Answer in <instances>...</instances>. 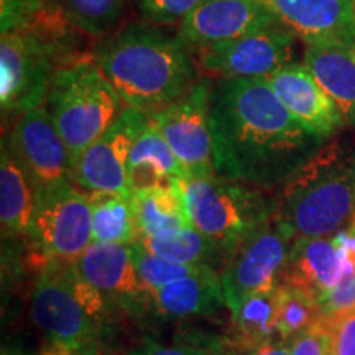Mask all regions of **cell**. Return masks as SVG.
<instances>
[{"instance_id": "cell-1", "label": "cell", "mask_w": 355, "mask_h": 355, "mask_svg": "<svg viewBox=\"0 0 355 355\" xmlns=\"http://www.w3.org/2000/svg\"><path fill=\"white\" fill-rule=\"evenodd\" d=\"M216 175L278 188L322 145L279 102L266 79H219L211 96Z\"/></svg>"}, {"instance_id": "cell-2", "label": "cell", "mask_w": 355, "mask_h": 355, "mask_svg": "<svg viewBox=\"0 0 355 355\" xmlns=\"http://www.w3.org/2000/svg\"><path fill=\"white\" fill-rule=\"evenodd\" d=\"M92 60L127 107L152 115L198 81L196 60L180 38L152 24H135L102 38Z\"/></svg>"}, {"instance_id": "cell-3", "label": "cell", "mask_w": 355, "mask_h": 355, "mask_svg": "<svg viewBox=\"0 0 355 355\" xmlns=\"http://www.w3.org/2000/svg\"><path fill=\"white\" fill-rule=\"evenodd\" d=\"M272 217L291 242L332 237L355 217V148L331 140L277 188Z\"/></svg>"}, {"instance_id": "cell-4", "label": "cell", "mask_w": 355, "mask_h": 355, "mask_svg": "<svg viewBox=\"0 0 355 355\" xmlns=\"http://www.w3.org/2000/svg\"><path fill=\"white\" fill-rule=\"evenodd\" d=\"M81 30L60 3L40 8L24 28L0 40V104L3 115L24 114L44 104L55 71L69 61L92 55L79 51Z\"/></svg>"}, {"instance_id": "cell-5", "label": "cell", "mask_w": 355, "mask_h": 355, "mask_svg": "<svg viewBox=\"0 0 355 355\" xmlns=\"http://www.w3.org/2000/svg\"><path fill=\"white\" fill-rule=\"evenodd\" d=\"M30 316L51 344L76 355H99L109 300L78 273L73 261L50 260L33 286Z\"/></svg>"}, {"instance_id": "cell-6", "label": "cell", "mask_w": 355, "mask_h": 355, "mask_svg": "<svg viewBox=\"0 0 355 355\" xmlns=\"http://www.w3.org/2000/svg\"><path fill=\"white\" fill-rule=\"evenodd\" d=\"M44 104L68 146L71 175L79 157L127 107L92 55L69 61L55 71Z\"/></svg>"}, {"instance_id": "cell-7", "label": "cell", "mask_w": 355, "mask_h": 355, "mask_svg": "<svg viewBox=\"0 0 355 355\" xmlns=\"http://www.w3.org/2000/svg\"><path fill=\"white\" fill-rule=\"evenodd\" d=\"M176 184L191 225L219 245L224 255L239 239L272 219V199L255 186L220 176H183Z\"/></svg>"}, {"instance_id": "cell-8", "label": "cell", "mask_w": 355, "mask_h": 355, "mask_svg": "<svg viewBox=\"0 0 355 355\" xmlns=\"http://www.w3.org/2000/svg\"><path fill=\"white\" fill-rule=\"evenodd\" d=\"M28 237L46 259L76 261L94 242L87 191L73 181L37 191Z\"/></svg>"}, {"instance_id": "cell-9", "label": "cell", "mask_w": 355, "mask_h": 355, "mask_svg": "<svg viewBox=\"0 0 355 355\" xmlns=\"http://www.w3.org/2000/svg\"><path fill=\"white\" fill-rule=\"evenodd\" d=\"M291 243L272 217L247 232L225 252L219 278L225 308L230 313L248 296L278 285Z\"/></svg>"}, {"instance_id": "cell-10", "label": "cell", "mask_w": 355, "mask_h": 355, "mask_svg": "<svg viewBox=\"0 0 355 355\" xmlns=\"http://www.w3.org/2000/svg\"><path fill=\"white\" fill-rule=\"evenodd\" d=\"M296 37L275 24L243 37L193 51L204 73L219 79H266L295 63Z\"/></svg>"}, {"instance_id": "cell-11", "label": "cell", "mask_w": 355, "mask_h": 355, "mask_svg": "<svg viewBox=\"0 0 355 355\" xmlns=\"http://www.w3.org/2000/svg\"><path fill=\"white\" fill-rule=\"evenodd\" d=\"M212 87L211 79H198L183 97L150 115L186 178L217 176L211 135Z\"/></svg>"}, {"instance_id": "cell-12", "label": "cell", "mask_w": 355, "mask_h": 355, "mask_svg": "<svg viewBox=\"0 0 355 355\" xmlns=\"http://www.w3.org/2000/svg\"><path fill=\"white\" fill-rule=\"evenodd\" d=\"M148 122V114L133 107L123 109L112 125L79 157L71 175L73 183L87 193L130 196L128 157Z\"/></svg>"}, {"instance_id": "cell-13", "label": "cell", "mask_w": 355, "mask_h": 355, "mask_svg": "<svg viewBox=\"0 0 355 355\" xmlns=\"http://www.w3.org/2000/svg\"><path fill=\"white\" fill-rule=\"evenodd\" d=\"M6 141L32 178L37 191L73 181L68 146L44 105L19 114Z\"/></svg>"}, {"instance_id": "cell-14", "label": "cell", "mask_w": 355, "mask_h": 355, "mask_svg": "<svg viewBox=\"0 0 355 355\" xmlns=\"http://www.w3.org/2000/svg\"><path fill=\"white\" fill-rule=\"evenodd\" d=\"M279 24L260 0H201L181 21L178 38L191 51Z\"/></svg>"}, {"instance_id": "cell-15", "label": "cell", "mask_w": 355, "mask_h": 355, "mask_svg": "<svg viewBox=\"0 0 355 355\" xmlns=\"http://www.w3.org/2000/svg\"><path fill=\"white\" fill-rule=\"evenodd\" d=\"M306 44L355 46V0H260Z\"/></svg>"}, {"instance_id": "cell-16", "label": "cell", "mask_w": 355, "mask_h": 355, "mask_svg": "<svg viewBox=\"0 0 355 355\" xmlns=\"http://www.w3.org/2000/svg\"><path fill=\"white\" fill-rule=\"evenodd\" d=\"M285 107L306 130L327 140L345 125L336 102L316 83L303 64L293 63L266 78Z\"/></svg>"}, {"instance_id": "cell-17", "label": "cell", "mask_w": 355, "mask_h": 355, "mask_svg": "<svg viewBox=\"0 0 355 355\" xmlns=\"http://www.w3.org/2000/svg\"><path fill=\"white\" fill-rule=\"evenodd\" d=\"M343 277L344 260L334 239H298L291 243L278 283L295 288L319 303Z\"/></svg>"}, {"instance_id": "cell-18", "label": "cell", "mask_w": 355, "mask_h": 355, "mask_svg": "<svg viewBox=\"0 0 355 355\" xmlns=\"http://www.w3.org/2000/svg\"><path fill=\"white\" fill-rule=\"evenodd\" d=\"M73 263L78 273L107 300H150L137 273L132 245L92 242L91 247Z\"/></svg>"}, {"instance_id": "cell-19", "label": "cell", "mask_w": 355, "mask_h": 355, "mask_svg": "<svg viewBox=\"0 0 355 355\" xmlns=\"http://www.w3.org/2000/svg\"><path fill=\"white\" fill-rule=\"evenodd\" d=\"M303 66L336 102L347 125H355V46L306 44Z\"/></svg>"}, {"instance_id": "cell-20", "label": "cell", "mask_w": 355, "mask_h": 355, "mask_svg": "<svg viewBox=\"0 0 355 355\" xmlns=\"http://www.w3.org/2000/svg\"><path fill=\"white\" fill-rule=\"evenodd\" d=\"M150 301L162 316L175 319L206 316L225 306L219 272L214 268H204L159 288Z\"/></svg>"}, {"instance_id": "cell-21", "label": "cell", "mask_w": 355, "mask_h": 355, "mask_svg": "<svg viewBox=\"0 0 355 355\" xmlns=\"http://www.w3.org/2000/svg\"><path fill=\"white\" fill-rule=\"evenodd\" d=\"M183 168L162 135L157 123L150 117L148 125L132 146L128 157V189L166 188L183 178Z\"/></svg>"}, {"instance_id": "cell-22", "label": "cell", "mask_w": 355, "mask_h": 355, "mask_svg": "<svg viewBox=\"0 0 355 355\" xmlns=\"http://www.w3.org/2000/svg\"><path fill=\"white\" fill-rule=\"evenodd\" d=\"M37 204V186L2 139L0 152V222L2 234L28 237Z\"/></svg>"}, {"instance_id": "cell-23", "label": "cell", "mask_w": 355, "mask_h": 355, "mask_svg": "<svg viewBox=\"0 0 355 355\" xmlns=\"http://www.w3.org/2000/svg\"><path fill=\"white\" fill-rule=\"evenodd\" d=\"M130 204L140 239L191 225L183 194L178 184L133 191L130 193Z\"/></svg>"}, {"instance_id": "cell-24", "label": "cell", "mask_w": 355, "mask_h": 355, "mask_svg": "<svg viewBox=\"0 0 355 355\" xmlns=\"http://www.w3.org/2000/svg\"><path fill=\"white\" fill-rule=\"evenodd\" d=\"M139 242L150 254L175 261V263L216 270V263L222 266V261H224V252L220 250V247L193 225L141 237Z\"/></svg>"}, {"instance_id": "cell-25", "label": "cell", "mask_w": 355, "mask_h": 355, "mask_svg": "<svg viewBox=\"0 0 355 355\" xmlns=\"http://www.w3.org/2000/svg\"><path fill=\"white\" fill-rule=\"evenodd\" d=\"M279 311V283L272 290L248 296L230 313L234 322V345L241 350H254L277 336Z\"/></svg>"}, {"instance_id": "cell-26", "label": "cell", "mask_w": 355, "mask_h": 355, "mask_svg": "<svg viewBox=\"0 0 355 355\" xmlns=\"http://www.w3.org/2000/svg\"><path fill=\"white\" fill-rule=\"evenodd\" d=\"M94 242L132 243L140 241L130 196L117 193H89Z\"/></svg>"}, {"instance_id": "cell-27", "label": "cell", "mask_w": 355, "mask_h": 355, "mask_svg": "<svg viewBox=\"0 0 355 355\" xmlns=\"http://www.w3.org/2000/svg\"><path fill=\"white\" fill-rule=\"evenodd\" d=\"M76 28L92 38H104L122 19L127 0H58Z\"/></svg>"}, {"instance_id": "cell-28", "label": "cell", "mask_w": 355, "mask_h": 355, "mask_svg": "<svg viewBox=\"0 0 355 355\" xmlns=\"http://www.w3.org/2000/svg\"><path fill=\"white\" fill-rule=\"evenodd\" d=\"M321 316L314 300L295 288L279 283V311L277 336L282 343H290L300 332L309 327Z\"/></svg>"}, {"instance_id": "cell-29", "label": "cell", "mask_w": 355, "mask_h": 355, "mask_svg": "<svg viewBox=\"0 0 355 355\" xmlns=\"http://www.w3.org/2000/svg\"><path fill=\"white\" fill-rule=\"evenodd\" d=\"M132 254L141 286H144V290L148 296H152L159 288L170 285V283L176 282V279L191 277V275H196L201 270H204L199 268V266L175 263V261L165 260L162 257L150 254L140 242L132 243Z\"/></svg>"}, {"instance_id": "cell-30", "label": "cell", "mask_w": 355, "mask_h": 355, "mask_svg": "<svg viewBox=\"0 0 355 355\" xmlns=\"http://www.w3.org/2000/svg\"><path fill=\"white\" fill-rule=\"evenodd\" d=\"M137 10L146 24H181L201 0H135Z\"/></svg>"}, {"instance_id": "cell-31", "label": "cell", "mask_w": 355, "mask_h": 355, "mask_svg": "<svg viewBox=\"0 0 355 355\" xmlns=\"http://www.w3.org/2000/svg\"><path fill=\"white\" fill-rule=\"evenodd\" d=\"M331 337V355H355V306L322 316Z\"/></svg>"}, {"instance_id": "cell-32", "label": "cell", "mask_w": 355, "mask_h": 355, "mask_svg": "<svg viewBox=\"0 0 355 355\" xmlns=\"http://www.w3.org/2000/svg\"><path fill=\"white\" fill-rule=\"evenodd\" d=\"M290 355H331V337L322 318L290 340Z\"/></svg>"}, {"instance_id": "cell-33", "label": "cell", "mask_w": 355, "mask_h": 355, "mask_svg": "<svg viewBox=\"0 0 355 355\" xmlns=\"http://www.w3.org/2000/svg\"><path fill=\"white\" fill-rule=\"evenodd\" d=\"M319 311L322 316L327 314H336L340 311L350 309L355 306V270L347 275H344L337 285L322 296L319 301Z\"/></svg>"}, {"instance_id": "cell-34", "label": "cell", "mask_w": 355, "mask_h": 355, "mask_svg": "<svg viewBox=\"0 0 355 355\" xmlns=\"http://www.w3.org/2000/svg\"><path fill=\"white\" fill-rule=\"evenodd\" d=\"M35 10L24 0H0V30L2 35L24 28L28 24Z\"/></svg>"}, {"instance_id": "cell-35", "label": "cell", "mask_w": 355, "mask_h": 355, "mask_svg": "<svg viewBox=\"0 0 355 355\" xmlns=\"http://www.w3.org/2000/svg\"><path fill=\"white\" fill-rule=\"evenodd\" d=\"M130 355H211L209 352L196 345H163L153 340H145L144 344L139 345Z\"/></svg>"}, {"instance_id": "cell-36", "label": "cell", "mask_w": 355, "mask_h": 355, "mask_svg": "<svg viewBox=\"0 0 355 355\" xmlns=\"http://www.w3.org/2000/svg\"><path fill=\"white\" fill-rule=\"evenodd\" d=\"M336 245L339 247L340 255L344 260V275H347L355 270V217L340 229L339 232L332 235Z\"/></svg>"}, {"instance_id": "cell-37", "label": "cell", "mask_w": 355, "mask_h": 355, "mask_svg": "<svg viewBox=\"0 0 355 355\" xmlns=\"http://www.w3.org/2000/svg\"><path fill=\"white\" fill-rule=\"evenodd\" d=\"M248 355H290V345L279 343V340L278 343L270 340V343H265L250 350Z\"/></svg>"}, {"instance_id": "cell-38", "label": "cell", "mask_w": 355, "mask_h": 355, "mask_svg": "<svg viewBox=\"0 0 355 355\" xmlns=\"http://www.w3.org/2000/svg\"><path fill=\"white\" fill-rule=\"evenodd\" d=\"M38 355H76V354L71 352L69 349L63 347V345L51 344V345H48V347H44Z\"/></svg>"}, {"instance_id": "cell-39", "label": "cell", "mask_w": 355, "mask_h": 355, "mask_svg": "<svg viewBox=\"0 0 355 355\" xmlns=\"http://www.w3.org/2000/svg\"><path fill=\"white\" fill-rule=\"evenodd\" d=\"M24 2L26 3V6H28L30 8H32V10H40V8H43V7H48V6H51V3H55V2H58V0H24Z\"/></svg>"}, {"instance_id": "cell-40", "label": "cell", "mask_w": 355, "mask_h": 355, "mask_svg": "<svg viewBox=\"0 0 355 355\" xmlns=\"http://www.w3.org/2000/svg\"><path fill=\"white\" fill-rule=\"evenodd\" d=\"M2 355H24V354H21L20 350H17V349L3 347V349H2Z\"/></svg>"}]
</instances>
